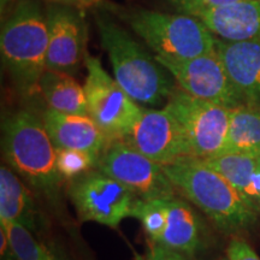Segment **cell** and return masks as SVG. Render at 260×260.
Here are the masks:
<instances>
[{"mask_svg": "<svg viewBox=\"0 0 260 260\" xmlns=\"http://www.w3.org/2000/svg\"><path fill=\"white\" fill-rule=\"evenodd\" d=\"M47 2L52 3V4L70 6V8H75L82 11V10L99 5L103 0H47Z\"/></svg>", "mask_w": 260, "mask_h": 260, "instance_id": "obj_27", "label": "cell"}, {"mask_svg": "<svg viewBox=\"0 0 260 260\" xmlns=\"http://www.w3.org/2000/svg\"><path fill=\"white\" fill-rule=\"evenodd\" d=\"M46 69L74 76L88 56V29L82 11L70 6L51 4L46 10Z\"/></svg>", "mask_w": 260, "mask_h": 260, "instance_id": "obj_11", "label": "cell"}, {"mask_svg": "<svg viewBox=\"0 0 260 260\" xmlns=\"http://www.w3.org/2000/svg\"><path fill=\"white\" fill-rule=\"evenodd\" d=\"M8 234L10 246L16 260H52L53 249H48L38 242L23 224L14 222L0 225Z\"/></svg>", "mask_w": 260, "mask_h": 260, "instance_id": "obj_21", "label": "cell"}, {"mask_svg": "<svg viewBox=\"0 0 260 260\" xmlns=\"http://www.w3.org/2000/svg\"><path fill=\"white\" fill-rule=\"evenodd\" d=\"M229 260H260L248 243L240 239H234L228 247Z\"/></svg>", "mask_w": 260, "mask_h": 260, "instance_id": "obj_25", "label": "cell"}, {"mask_svg": "<svg viewBox=\"0 0 260 260\" xmlns=\"http://www.w3.org/2000/svg\"><path fill=\"white\" fill-rule=\"evenodd\" d=\"M194 17L224 41L239 42L260 38V0H241L203 10Z\"/></svg>", "mask_w": 260, "mask_h": 260, "instance_id": "obj_15", "label": "cell"}, {"mask_svg": "<svg viewBox=\"0 0 260 260\" xmlns=\"http://www.w3.org/2000/svg\"><path fill=\"white\" fill-rule=\"evenodd\" d=\"M100 41L111 60L119 86L136 103L158 105L167 103L176 88L171 77L155 57L112 21L98 18Z\"/></svg>", "mask_w": 260, "mask_h": 260, "instance_id": "obj_3", "label": "cell"}, {"mask_svg": "<svg viewBox=\"0 0 260 260\" xmlns=\"http://www.w3.org/2000/svg\"><path fill=\"white\" fill-rule=\"evenodd\" d=\"M180 11L188 16H194L203 10L218 8V6L241 2V0H175Z\"/></svg>", "mask_w": 260, "mask_h": 260, "instance_id": "obj_24", "label": "cell"}, {"mask_svg": "<svg viewBox=\"0 0 260 260\" xmlns=\"http://www.w3.org/2000/svg\"><path fill=\"white\" fill-rule=\"evenodd\" d=\"M145 260H187L186 254L162 246L161 243L151 242Z\"/></svg>", "mask_w": 260, "mask_h": 260, "instance_id": "obj_26", "label": "cell"}, {"mask_svg": "<svg viewBox=\"0 0 260 260\" xmlns=\"http://www.w3.org/2000/svg\"><path fill=\"white\" fill-rule=\"evenodd\" d=\"M48 28L46 14L38 0H18L3 24L0 51L5 69L17 92L24 98L40 92L46 70Z\"/></svg>", "mask_w": 260, "mask_h": 260, "instance_id": "obj_2", "label": "cell"}, {"mask_svg": "<svg viewBox=\"0 0 260 260\" xmlns=\"http://www.w3.org/2000/svg\"><path fill=\"white\" fill-rule=\"evenodd\" d=\"M98 157L77 149L57 148V168L60 176L74 181L96 168Z\"/></svg>", "mask_w": 260, "mask_h": 260, "instance_id": "obj_23", "label": "cell"}, {"mask_svg": "<svg viewBox=\"0 0 260 260\" xmlns=\"http://www.w3.org/2000/svg\"><path fill=\"white\" fill-rule=\"evenodd\" d=\"M155 59L172 75L178 87L190 95L229 109L246 105L234 87L217 51L184 60L159 56H155Z\"/></svg>", "mask_w": 260, "mask_h": 260, "instance_id": "obj_10", "label": "cell"}, {"mask_svg": "<svg viewBox=\"0 0 260 260\" xmlns=\"http://www.w3.org/2000/svg\"><path fill=\"white\" fill-rule=\"evenodd\" d=\"M15 2H18V0H0V8H2V12L6 11L9 6H11Z\"/></svg>", "mask_w": 260, "mask_h": 260, "instance_id": "obj_28", "label": "cell"}, {"mask_svg": "<svg viewBox=\"0 0 260 260\" xmlns=\"http://www.w3.org/2000/svg\"><path fill=\"white\" fill-rule=\"evenodd\" d=\"M124 19L159 57L184 60L217 51L218 40L193 16L138 10Z\"/></svg>", "mask_w": 260, "mask_h": 260, "instance_id": "obj_5", "label": "cell"}, {"mask_svg": "<svg viewBox=\"0 0 260 260\" xmlns=\"http://www.w3.org/2000/svg\"><path fill=\"white\" fill-rule=\"evenodd\" d=\"M169 200L170 199H139L136 204L134 217L141 222L151 242H159L164 234Z\"/></svg>", "mask_w": 260, "mask_h": 260, "instance_id": "obj_22", "label": "cell"}, {"mask_svg": "<svg viewBox=\"0 0 260 260\" xmlns=\"http://www.w3.org/2000/svg\"><path fill=\"white\" fill-rule=\"evenodd\" d=\"M217 52L246 105L260 104V38L247 41H217Z\"/></svg>", "mask_w": 260, "mask_h": 260, "instance_id": "obj_14", "label": "cell"}, {"mask_svg": "<svg viewBox=\"0 0 260 260\" xmlns=\"http://www.w3.org/2000/svg\"><path fill=\"white\" fill-rule=\"evenodd\" d=\"M225 152L260 158V107L242 105L232 109Z\"/></svg>", "mask_w": 260, "mask_h": 260, "instance_id": "obj_19", "label": "cell"}, {"mask_svg": "<svg viewBox=\"0 0 260 260\" xmlns=\"http://www.w3.org/2000/svg\"><path fill=\"white\" fill-rule=\"evenodd\" d=\"M3 148L10 167L53 204L63 177L57 168V148L42 119L27 110L10 117L4 124Z\"/></svg>", "mask_w": 260, "mask_h": 260, "instance_id": "obj_4", "label": "cell"}, {"mask_svg": "<svg viewBox=\"0 0 260 260\" xmlns=\"http://www.w3.org/2000/svg\"><path fill=\"white\" fill-rule=\"evenodd\" d=\"M123 141L160 165L189 157L183 130L165 107L161 110L144 107Z\"/></svg>", "mask_w": 260, "mask_h": 260, "instance_id": "obj_12", "label": "cell"}, {"mask_svg": "<svg viewBox=\"0 0 260 260\" xmlns=\"http://www.w3.org/2000/svg\"><path fill=\"white\" fill-rule=\"evenodd\" d=\"M87 77L84 82L88 116L110 141L123 140L138 121L144 107L139 106L110 76L96 58H86Z\"/></svg>", "mask_w": 260, "mask_h": 260, "instance_id": "obj_7", "label": "cell"}, {"mask_svg": "<svg viewBox=\"0 0 260 260\" xmlns=\"http://www.w3.org/2000/svg\"><path fill=\"white\" fill-rule=\"evenodd\" d=\"M165 109L180 123L189 157L207 159L225 152L232 109L190 95L176 87Z\"/></svg>", "mask_w": 260, "mask_h": 260, "instance_id": "obj_6", "label": "cell"}, {"mask_svg": "<svg viewBox=\"0 0 260 260\" xmlns=\"http://www.w3.org/2000/svg\"><path fill=\"white\" fill-rule=\"evenodd\" d=\"M162 169L176 191L199 207L220 229L236 233L256 222L254 205L201 159L183 157L162 165Z\"/></svg>", "mask_w": 260, "mask_h": 260, "instance_id": "obj_1", "label": "cell"}, {"mask_svg": "<svg viewBox=\"0 0 260 260\" xmlns=\"http://www.w3.org/2000/svg\"><path fill=\"white\" fill-rule=\"evenodd\" d=\"M228 260H229V259H228Z\"/></svg>", "mask_w": 260, "mask_h": 260, "instance_id": "obj_30", "label": "cell"}, {"mask_svg": "<svg viewBox=\"0 0 260 260\" xmlns=\"http://www.w3.org/2000/svg\"><path fill=\"white\" fill-rule=\"evenodd\" d=\"M39 87L50 109L71 115H88L84 88L71 75L46 69Z\"/></svg>", "mask_w": 260, "mask_h": 260, "instance_id": "obj_17", "label": "cell"}, {"mask_svg": "<svg viewBox=\"0 0 260 260\" xmlns=\"http://www.w3.org/2000/svg\"><path fill=\"white\" fill-rule=\"evenodd\" d=\"M42 122L56 148L84 151L99 158L111 142L88 115H71L48 107Z\"/></svg>", "mask_w": 260, "mask_h": 260, "instance_id": "obj_13", "label": "cell"}, {"mask_svg": "<svg viewBox=\"0 0 260 260\" xmlns=\"http://www.w3.org/2000/svg\"><path fill=\"white\" fill-rule=\"evenodd\" d=\"M31 197L18 176L8 167L0 168V225L21 223L28 229L35 228Z\"/></svg>", "mask_w": 260, "mask_h": 260, "instance_id": "obj_18", "label": "cell"}, {"mask_svg": "<svg viewBox=\"0 0 260 260\" xmlns=\"http://www.w3.org/2000/svg\"><path fill=\"white\" fill-rule=\"evenodd\" d=\"M69 197L82 222L116 229L123 219L134 217L140 198L102 171H89L71 181Z\"/></svg>", "mask_w": 260, "mask_h": 260, "instance_id": "obj_8", "label": "cell"}, {"mask_svg": "<svg viewBox=\"0 0 260 260\" xmlns=\"http://www.w3.org/2000/svg\"><path fill=\"white\" fill-rule=\"evenodd\" d=\"M201 160L225 178L248 201L246 193L251 184L253 175L259 168L260 158L241 153H233V152H224L216 157L201 159Z\"/></svg>", "mask_w": 260, "mask_h": 260, "instance_id": "obj_20", "label": "cell"}, {"mask_svg": "<svg viewBox=\"0 0 260 260\" xmlns=\"http://www.w3.org/2000/svg\"><path fill=\"white\" fill-rule=\"evenodd\" d=\"M200 223L186 201L174 197L169 200L167 225L160 241L162 246L183 254H193L200 245Z\"/></svg>", "mask_w": 260, "mask_h": 260, "instance_id": "obj_16", "label": "cell"}, {"mask_svg": "<svg viewBox=\"0 0 260 260\" xmlns=\"http://www.w3.org/2000/svg\"><path fill=\"white\" fill-rule=\"evenodd\" d=\"M96 170L121 182L140 199H171L176 189L162 165L141 154L123 140L111 141L98 159Z\"/></svg>", "mask_w": 260, "mask_h": 260, "instance_id": "obj_9", "label": "cell"}, {"mask_svg": "<svg viewBox=\"0 0 260 260\" xmlns=\"http://www.w3.org/2000/svg\"><path fill=\"white\" fill-rule=\"evenodd\" d=\"M52 260H65V259H63V256L60 254H57L56 252H53V258H52Z\"/></svg>", "mask_w": 260, "mask_h": 260, "instance_id": "obj_29", "label": "cell"}]
</instances>
